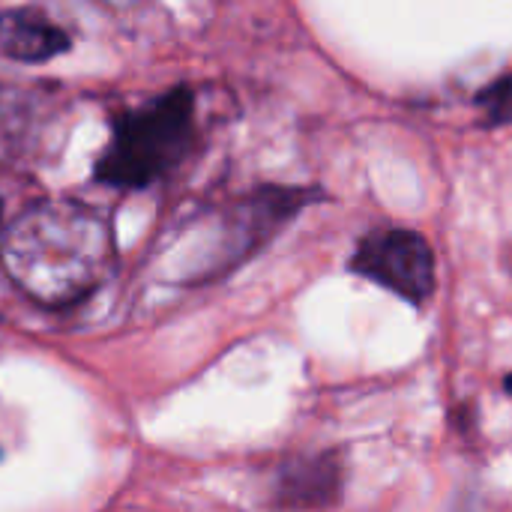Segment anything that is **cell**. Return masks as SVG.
Segmentation results:
<instances>
[{"label": "cell", "mask_w": 512, "mask_h": 512, "mask_svg": "<svg viewBox=\"0 0 512 512\" xmlns=\"http://www.w3.org/2000/svg\"><path fill=\"white\" fill-rule=\"evenodd\" d=\"M0 264L30 300L63 309L114 273L117 243L99 210L75 198H42L3 228Z\"/></svg>", "instance_id": "cell-1"}, {"label": "cell", "mask_w": 512, "mask_h": 512, "mask_svg": "<svg viewBox=\"0 0 512 512\" xmlns=\"http://www.w3.org/2000/svg\"><path fill=\"white\" fill-rule=\"evenodd\" d=\"M195 141V93L192 87H174L111 123L93 177L114 189H147L177 171Z\"/></svg>", "instance_id": "cell-2"}, {"label": "cell", "mask_w": 512, "mask_h": 512, "mask_svg": "<svg viewBox=\"0 0 512 512\" xmlns=\"http://www.w3.org/2000/svg\"><path fill=\"white\" fill-rule=\"evenodd\" d=\"M348 270L414 306H423L438 285L435 252L429 240L408 228H387L363 237L348 261Z\"/></svg>", "instance_id": "cell-3"}, {"label": "cell", "mask_w": 512, "mask_h": 512, "mask_svg": "<svg viewBox=\"0 0 512 512\" xmlns=\"http://www.w3.org/2000/svg\"><path fill=\"white\" fill-rule=\"evenodd\" d=\"M324 195L318 189H300V186H267L243 201L228 216V234L222 240V252L210 264V273H222L228 267H237L249 255H255L261 246H267L303 207L321 201Z\"/></svg>", "instance_id": "cell-4"}, {"label": "cell", "mask_w": 512, "mask_h": 512, "mask_svg": "<svg viewBox=\"0 0 512 512\" xmlns=\"http://www.w3.org/2000/svg\"><path fill=\"white\" fill-rule=\"evenodd\" d=\"M342 459L336 453L291 456L270 480V504L279 512H315L342 495Z\"/></svg>", "instance_id": "cell-5"}, {"label": "cell", "mask_w": 512, "mask_h": 512, "mask_svg": "<svg viewBox=\"0 0 512 512\" xmlns=\"http://www.w3.org/2000/svg\"><path fill=\"white\" fill-rule=\"evenodd\" d=\"M72 36L39 9L0 12V54L21 63H45L69 51Z\"/></svg>", "instance_id": "cell-6"}, {"label": "cell", "mask_w": 512, "mask_h": 512, "mask_svg": "<svg viewBox=\"0 0 512 512\" xmlns=\"http://www.w3.org/2000/svg\"><path fill=\"white\" fill-rule=\"evenodd\" d=\"M474 102L483 108L486 120L492 126H501V123H510L512 120V72L501 75L498 81H492L489 87H483Z\"/></svg>", "instance_id": "cell-7"}, {"label": "cell", "mask_w": 512, "mask_h": 512, "mask_svg": "<svg viewBox=\"0 0 512 512\" xmlns=\"http://www.w3.org/2000/svg\"><path fill=\"white\" fill-rule=\"evenodd\" d=\"M504 390H507V393H510V396H512V372H510V375H507V378H504Z\"/></svg>", "instance_id": "cell-8"}, {"label": "cell", "mask_w": 512, "mask_h": 512, "mask_svg": "<svg viewBox=\"0 0 512 512\" xmlns=\"http://www.w3.org/2000/svg\"><path fill=\"white\" fill-rule=\"evenodd\" d=\"M507 267H510V270H512V249H510V258H507Z\"/></svg>", "instance_id": "cell-9"}]
</instances>
